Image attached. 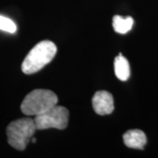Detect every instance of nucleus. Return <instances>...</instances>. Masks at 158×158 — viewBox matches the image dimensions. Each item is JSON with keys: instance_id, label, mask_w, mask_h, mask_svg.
Wrapping results in <instances>:
<instances>
[{"instance_id": "5", "label": "nucleus", "mask_w": 158, "mask_h": 158, "mask_svg": "<svg viewBox=\"0 0 158 158\" xmlns=\"http://www.w3.org/2000/svg\"><path fill=\"white\" fill-rule=\"evenodd\" d=\"M92 106L98 115L111 114L114 110L113 95L106 90H98L92 98Z\"/></svg>"}, {"instance_id": "9", "label": "nucleus", "mask_w": 158, "mask_h": 158, "mask_svg": "<svg viewBox=\"0 0 158 158\" xmlns=\"http://www.w3.org/2000/svg\"><path fill=\"white\" fill-rule=\"evenodd\" d=\"M0 30L14 34L17 31V26L11 19L0 15Z\"/></svg>"}, {"instance_id": "3", "label": "nucleus", "mask_w": 158, "mask_h": 158, "mask_svg": "<svg viewBox=\"0 0 158 158\" xmlns=\"http://www.w3.org/2000/svg\"><path fill=\"white\" fill-rule=\"evenodd\" d=\"M37 130L34 118H22L11 122L6 127L8 143L17 150H24Z\"/></svg>"}, {"instance_id": "2", "label": "nucleus", "mask_w": 158, "mask_h": 158, "mask_svg": "<svg viewBox=\"0 0 158 158\" xmlns=\"http://www.w3.org/2000/svg\"><path fill=\"white\" fill-rule=\"evenodd\" d=\"M57 103L58 98L52 90L37 89L26 96L20 109L27 116H37L56 106Z\"/></svg>"}, {"instance_id": "6", "label": "nucleus", "mask_w": 158, "mask_h": 158, "mask_svg": "<svg viewBox=\"0 0 158 158\" xmlns=\"http://www.w3.org/2000/svg\"><path fill=\"white\" fill-rule=\"evenodd\" d=\"M123 141L125 145L130 148L143 149L147 143V137L141 130L133 129L125 133Z\"/></svg>"}, {"instance_id": "4", "label": "nucleus", "mask_w": 158, "mask_h": 158, "mask_svg": "<svg viewBox=\"0 0 158 158\" xmlns=\"http://www.w3.org/2000/svg\"><path fill=\"white\" fill-rule=\"evenodd\" d=\"M34 122L37 130H45L48 128L65 129L69 122L68 109L56 105L48 112L35 116Z\"/></svg>"}, {"instance_id": "8", "label": "nucleus", "mask_w": 158, "mask_h": 158, "mask_svg": "<svg viewBox=\"0 0 158 158\" xmlns=\"http://www.w3.org/2000/svg\"><path fill=\"white\" fill-rule=\"evenodd\" d=\"M134 25V19L132 17L123 18L119 15L114 16L113 19V27L116 33L125 34L128 33Z\"/></svg>"}, {"instance_id": "1", "label": "nucleus", "mask_w": 158, "mask_h": 158, "mask_svg": "<svg viewBox=\"0 0 158 158\" xmlns=\"http://www.w3.org/2000/svg\"><path fill=\"white\" fill-rule=\"evenodd\" d=\"M57 48L50 40H42L30 50L21 65L23 73L27 75L36 73L53 60Z\"/></svg>"}, {"instance_id": "7", "label": "nucleus", "mask_w": 158, "mask_h": 158, "mask_svg": "<svg viewBox=\"0 0 158 158\" xmlns=\"http://www.w3.org/2000/svg\"><path fill=\"white\" fill-rule=\"evenodd\" d=\"M114 71L116 77L120 81H127L129 78V62L121 54H119L114 60Z\"/></svg>"}]
</instances>
